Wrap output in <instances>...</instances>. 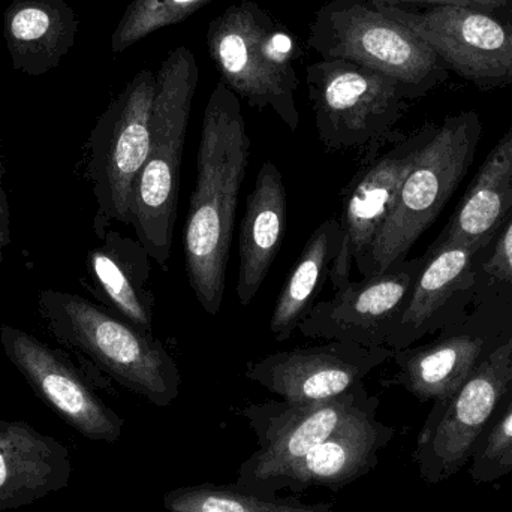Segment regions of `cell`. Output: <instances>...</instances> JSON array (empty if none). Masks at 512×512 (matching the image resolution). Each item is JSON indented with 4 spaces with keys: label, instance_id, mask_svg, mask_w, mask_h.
<instances>
[{
    "label": "cell",
    "instance_id": "cell-5",
    "mask_svg": "<svg viewBox=\"0 0 512 512\" xmlns=\"http://www.w3.org/2000/svg\"><path fill=\"white\" fill-rule=\"evenodd\" d=\"M309 47L321 59H343L391 78L406 99L418 98L448 78L441 57L369 0H330L310 24Z\"/></svg>",
    "mask_w": 512,
    "mask_h": 512
},
{
    "label": "cell",
    "instance_id": "cell-9",
    "mask_svg": "<svg viewBox=\"0 0 512 512\" xmlns=\"http://www.w3.org/2000/svg\"><path fill=\"white\" fill-rule=\"evenodd\" d=\"M512 382V339L499 346L444 403H435L412 459L427 484L459 474L469 462Z\"/></svg>",
    "mask_w": 512,
    "mask_h": 512
},
{
    "label": "cell",
    "instance_id": "cell-12",
    "mask_svg": "<svg viewBox=\"0 0 512 512\" xmlns=\"http://www.w3.org/2000/svg\"><path fill=\"white\" fill-rule=\"evenodd\" d=\"M420 270V262L402 261L384 273L351 280L331 300L316 301L297 330L309 339L385 346L411 300Z\"/></svg>",
    "mask_w": 512,
    "mask_h": 512
},
{
    "label": "cell",
    "instance_id": "cell-10",
    "mask_svg": "<svg viewBox=\"0 0 512 512\" xmlns=\"http://www.w3.org/2000/svg\"><path fill=\"white\" fill-rule=\"evenodd\" d=\"M378 8L429 44L448 71L483 89L512 84V11L460 6Z\"/></svg>",
    "mask_w": 512,
    "mask_h": 512
},
{
    "label": "cell",
    "instance_id": "cell-11",
    "mask_svg": "<svg viewBox=\"0 0 512 512\" xmlns=\"http://www.w3.org/2000/svg\"><path fill=\"white\" fill-rule=\"evenodd\" d=\"M370 397L361 382L348 393L325 402L297 405L270 400L249 405L242 415L251 424L259 448L240 465L233 486L261 495L271 481L336 432Z\"/></svg>",
    "mask_w": 512,
    "mask_h": 512
},
{
    "label": "cell",
    "instance_id": "cell-17",
    "mask_svg": "<svg viewBox=\"0 0 512 512\" xmlns=\"http://www.w3.org/2000/svg\"><path fill=\"white\" fill-rule=\"evenodd\" d=\"M68 448L24 421L0 417V512L18 510L68 489Z\"/></svg>",
    "mask_w": 512,
    "mask_h": 512
},
{
    "label": "cell",
    "instance_id": "cell-8",
    "mask_svg": "<svg viewBox=\"0 0 512 512\" xmlns=\"http://www.w3.org/2000/svg\"><path fill=\"white\" fill-rule=\"evenodd\" d=\"M316 132L327 150L358 149L384 137L400 119L406 98L391 78L343 59L306 68Z\"/></svg>",
    "mask_w": 512,
    "mask_h": 512
},
{
    "label": "cell",
    "instance_id": "cell-16",
    "mask_svg": "<svg viewBox=\"0 0 512 512\" xmlns=\"http://www.w3.org/2000/svg\"><path fill=\"white\" fill-rule=\"evenodd\" d=\"M424 137H415L379 158L355 182L340 218V246L330 268L334 291L351 282L352 268H358L369 252L382 225L393 212L403 182L414 167Z\"/></svg>",
    "mask_w": 512,
    "mask_h": 512
},
{
    "label": "cell",
    "instance_id": "cell-29",
    "mask_svg": "<svg viewBox=\"0 0 512 512\" xmlns=\"http://www.w3.org/2000/svg\"><path fill=\"white\" fill-rule=\"evenodd\" d=\"M486 270L496 279L512 283V222L487 262Z\"/></svg>",
    "mask_w": 512,
    "mask_h": 512
},
{
    "label": "cell",
    "instance_id": "cell-6",
    "mask_svg": "<svg viewBox=\"0 0 512 512\" xmlns=\"http://www.w3.org/2000/svg\"><path fill=\"white\" fill-rule=\"evenodd\" d=\"M480 132L472 113L450 117L426 138L414 167L400 189L393 212L357 268L361 276L387 271L405 261L421 234L430 227L462 182Z\"/></svg>",
    "mask_w": 512,
    "mask_h": 512
},
{
    "label": "cell",
    "instance_id": "cell-19",
    "mask_svg": "<svg viewBox=\"0 0 512 512\" xmlns=\"http://www.w3.org/2000/svg\"><path fill=\"white\" fill-rule=\"evenodd\" d=\"M78 21L63 0H14L3 15L12 68L42 75L74 47Z\"/></svg>",
    "mask_w": 512,
    "mask_h": 512
},
{
    "label": "cell",
    "instance_id": "cell-31",
    "mask_svg": "<svg viewBox=\"0 0 512 512\" xmlns=\"http://www.w3.org/2000/svg\"><path fill=\"white\" fill-rule=\"evenodd\" d=\"M510 474H512V448L502 457L501 463H499L498 469H496L495 475H493V483Z\"/></svg>",
    "mask_w": 512,
    "mask_h": 512
},
{
    "label": "cell",
    "instance_id": "cell-7",
    "mask_svg": "<svg viewBox=\"0 0 512 512\" xmlns=\"http://www.w3.org/2000/svg\"><path fill=\"white\" fill-rule=\"evenodd\" d=\"M156 74L138 72L108 105L90 135L87 176L96 201L95 231L101 239L114 222L131 224L132 188L149 156Z\"/></svg>",
    "mask_w": 512,
    "mask_h": 512
},
{
    "label": "cell",
    "instance_id": "cell-26",
    "mask_svg": "<svg viewBox=\"0 0 512 512\" xmlns=\"http://www.w3.org/2000/svg\"><path fill=\"white\" fill-rule=\"evenodd\" d=\"M212 0H134L126 8L111 38L113 53H122L156 30L191 17Z\"/></svg>",
    "mask_w": 512,
    "mask_h": 512
},
{
    "label": "cell",
    "instance_id": "cell-22",
    "mask_svg": "<svg viewBox=\"0 0 512 512\" xmlns=\"http://www.w3.org/2000/svg\"><path fill=\"white\" fill-rule=\"evenodd\" d=\"M483 340L457 336L432 346L396 351L397 384L421 402L444 403L456 394L478 366Z\"/></svg>",
    "mask_w": 512,
    "mask_h": 512
},
{
    "label": "cell",
    "instance_id": "cell-20",
    "mask_svg": "<svg viewBox=\"0 0 512 512\" xmlns=\"http://www.w3.org/2000/svg\"><path fill=\"white\" fill-rule=\"evenodd\" d=\"M104 245L89 255V268L96 285L120 318L153 334L155 295L150 291V258L140 242L117 231L105 234Z\"/></svg>",
    "mask_w": 512,
    "mask_h": 512
},
{
    "label": "cell",
    "instance_id": "cell-3",
    "mask_svg": "<svg viewBox=\"0 0 512 512\" xmlns=\"http://www.w3.org/2000/svg\"><path fill=\"white\" fill-rule=\"evenodd\" d=\"M39 309L60 342L89 357L122 387L159 408L179 397V367L153 334L69 292H42Z\"/></svg>",
    "mask_w": 512,
    "mask_h": 512
},
{
    "label": "cell",
    "instance_id": "cell-27",
    "mask_svg": "<svg viewBox=\"0 0 512 512\" xmlns=\"http://www.w3.org/2000/svg\"><path fill=\"white\" fill-rule=\"evenodd\" d=\"M512 448V403L510 408L496 421L495 426L486 429L472 454L469 475L477 484L493 483V475L502 457Z\"/></svg>",
    "mask_w": 512,
    "mask_h": 512
},
{
    "label": "cell",
    "instance_id": "cell-14",
    "mask_svg": "<svg viewBox=\"0 0 512 512\" xmlns=\"http://www.w3.org/2000/svg\"><path fill=\"white\" fill-rule=\"evenodd\" d=\"M0 343L33 393L69 427L93 442L119 441L125 420L108 408L53 349L8 324L0 325Z\"/></svg>",
    "mask_w": 512,
    "mask_h": 512
},
{
    "label": "cell",
    "instance_id": "cell-30",
    "mask_svg": "<svg viewBox=\"0 0 512 512\" xmlns=\"http://www.w3.org/2000/svg\"><path fill=\"white\" fill-rule=\"evenodd\" d=\"M9 240H11V234H9V207L2 188V177H0V249L5 248Z\"/></svg>",
    "mask_w": 512,
    "mask_h": 512
},
{
    "label": "cell",
    "instance_id": "cell-4",
    "mask_svg": "<svg viewBox=\"0 0 512 512\" xmlns=\"http://www.w3.org/2000/svg\"><path fill=\"white\" fill-rule=\"evenodd\" d=\"M207 47L222 80L251 107L271 110L291 131L300 125L295 93L301 57L297 36L254 0H240L213 18Z\"/></svg>",
    "mask_w": 512,
    "mask_h": 512
},
{
    "label": "cell",
    "instance_id": "cell-25",
    "mask_svg": "<svg viewBox=\"0 0 512 512\" xmlns=\"http://www.w3.org/2000/svg\"><path fill=\"white\" fill-rule=\"evenodd\" d=\"M164 507L168 512H334L327 504L261 498L236 486L215 484L170 490L164 496Z\"/></svg>",
    "mask_w": 512,
    "mask_h": 512
},
{
    "label": "cell",
    "instance_id": "cell-15",
    "mask_svg": "<svg viewBox=\"0 0 512 512\" xmlns=\"http://www.w3.org/2000/svg\"><path fill=\"white\" fill-rule=\"evenodd\" d=\"M378 406V397H370L336 432L271 481L259 496L276 498L279 490L303 493L309 487L339 492L373 471L379 453L396 435L394 427L376 417Z\"/></svg>",
    "mask_w": 512,
    "mask_h": 512
},
{
    "label": "cell",
    "instance_id": "cell-21",
    "mask_svg": "<svg viewBox=\"0 0 512 512\" xmlns=\"http://www.w3.org/2000/svg\"><path fill=\"white\" fill-rule=\"evenodd\" d=\"M512 201V131L487 156L465 200L439 242L483 248L498 230Z\"/></svg>",
    "mask_w": 512,
    "mask_h": 512
},
{
    "label": "cell",
    "instance_id": "cell-24",
    "mask_svg": "<svg viewBox=\"0 0 512 512\" xmlns=\"http://www.w3.org/2000/svg\"><path fill=\"white\" fill-rule=\"evenodd\" d=\"M339 246L340 221L336 218L322 222L307 240L271 315L270 331L277 342H286L315 306Z\"/></svg>",
    "mask_w": 512,
    "mask_h": 512
},
{
    "label": "cell",
    "instance_id": "cell-1",
    "mask_svg": "<svg viewBox=\"0 0 512 512\" xmlns=\"http://www.w3.org/2000/svg\"><path fill=\"white\" fill-rule=\"evenodd\" d=\"M251 138L239 96L219 81L204 108L197 180L183 233L189 285L204 312L222 309L237 201L246 177Z\"/></svg>",
    "mask_w": 512,
    "mask_h": 512
},
{
    "label": "cell",
    "instance_id": "cell-28",
    "mask_svg": "<svg viewBox=\"0 0 512 512\" xmlns=\"http://www.w3.org/2000/svg\"><path fill=\"white\" fill-rule=\"evenodd\" d=\"M378 5L402 6H460V8L486 9V11H512V0H369Z\"/></svg>",
    "mask_w": 512,
    "mask_h": 512
},
{
    "label": "cell",
    "instance_id": "cell-2",
    "mask_svg": "<svg viewBox=\"0 0 512 512\" xmlns=\"http://www.w3.org/2000/svg\"><path fill=\"white\" fill-rule=\"evenodd\" d=\"M198 78L197 57L188 47H177L165 57L156 74L149 156L132 188L131 225L138 242L164 270L173 251L180 170Z\"/></svg>",
    "mask_w": 512,
    "mask_h": 512
},
{
    "label": "cell",
    "instance_id": "cell-13",
    "mask_svg": "<svg viewBox=\"0 0 512 512\" xmlns=\"http://www.w3.org/2000/svg\"><path fill=\"white\" fill-rule=\"evenodd\" d=\"M391 354L387 346L366 348L330 340L265 355L248 364L245 376L285 402L310 405L348 393Z\"/></svg>",
    "mask_w": 512,
    "mask_h": 512
},
{
    "label": "cell",
    "instance_id": "cell-23",
    "mask_svg": "<svg viewBox=\"0 0 512 512\" xmlns=\"http://www.w3.org/2000/svg\"><path fill=\"white\" fill-rule=\"evenodd\" d=\"M475 252L463 243L436 242L429 261L418 273L399 325L385 343L387 348L400 351L424 333L436 313L466 279Z\"/></svg>",
    "mask_w": 512,
    "mask_h": 512
},
{
    "label": "cell",
    "instance_id": "cell-18",
    "mask_svg": "<svg viewBox=\"0 0 512 512\" xmlns=\"http://www.w3.org/2000/svg\"><path fill=\"white\" fill-rule=\"evenodd\" d=\"M286 225V191L282 173L271 161L259 168L240 224L239 277L236 292L242 306H249L261 289L277 252Z\"/></svg>",
    "mask_w": 512,
    "mask_h": 512
}]
</instances>
